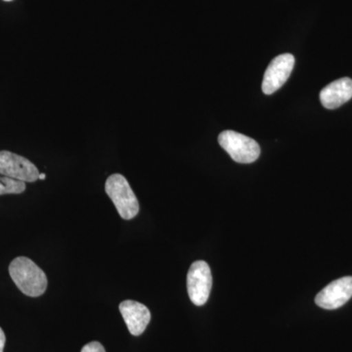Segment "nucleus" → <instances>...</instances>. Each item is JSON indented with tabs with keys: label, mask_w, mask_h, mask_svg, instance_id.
<instances>
[{
	"label": "nucleus",
	"mask_w": 352,
	"mask_h": 352,
	"mask_svg": "<svg viewBox=\"0 0 352 352\" xmlns=\"http://www.w3.org/2000/svg\"><path fill=\"white\" fill-rule=\"evenodd\" d=\"M25 190V183L0 175V195L21 194Z\"/></svg>",
	"instance_id": "nucleus-10"
},
{
	"label": "nucleus",
	"mask_w": 352,
	"mask_h": 352,
	"mask_svg": "<svg viewBox=\"0 0 352 352\" xmlns=\"http://www.w3.org/2000/svg\"><path fill=\"white\" fill-rule=\"evenodd\" d=\"M352 98V80L342 78L331 82L320 92L322 105L329 110H333L346 104Z\"/></svg>",
	"instance_id": "nucleus-9"
},
{
	"label": "nucleus",
	"mask_w": 352,
	"mask_h": 352,
	"mask_svg": "<svg viewBox=\"0 0 352 352\" xmlns=\"http://www.w3.org/2000/svg\"><path fill=\"white\" fill-rule=\"evenodd\" d=\"M352 298V277H342L329 284L315 298V303L324 309L342 307Z\"/></svg>",
	"instance_id": "nucleus-7"
},
{
	"label": "nucleus",
	"mask_w": 352,
	"mask_h": 352,
	"mask_svg": "<svg viewBox=\"0 0 352 352\" xmlns=\"http://www.w3.org/2000/svg\"><path fill=\"white\" fill-rule=\"evenodd\" d=\"M0 175L23 182L38 179L39 171L29 160L9 151H0Z\"/></svg>",
	"instance_id": "nucleus-5"
},
{
	"label": "nucleus",
	"mask_w": 352,
	"mask_h": 352,
	"mask_svg": "<svg viewBox=\"0 0 352 352\" xmlns=\"http://www.w3.org/2000/svg\"><path fill=\"white\" fill-rule=\"evenodd\" d=\"M212 287L210 266L206 261H198L192 264L187 274V289L191 302L197 307L207 303Z\"/></svg>",
	"instance_id": "nucleus-4"
},
{
	"label": "nucleus",
	"mask_w": 352,
	"mask_h": 352,
	"mask_svg": "<svg viewBox=\"0 0 352 352\" xmlns=\"http://www.w3.org/2000/svg\"><path fill=\"white\" fill-rule=\"evenodd\" d=\"M80 352H106V351L100 342H91L89 344H85Z\"/></svg>",
	"instance_id": "nucleus-11"
},
{
	"label": "nucleus",
	"mask_w": 352,
	"mask_h": 352,
	"mask_svg": "<svg viewBox=\"0 0 352 352\" xmlns=\"http://www.w3.org/2000/svg\"><path fill=\"white\" fill-rule=\"evenodd\" d=\"M219 143L230 155L233 161L237 163H254L261 155V147L258 143L239 132L233 131L221 132L219 136Z\"/></svg>",
	"instance_id": "nucleus-3"
},
{
	"label": "nucleus",
	"mask_w": 352,
	"mask_h": 352,
	"mask_svg": "<svg viewBox=\"0 0 352 352\" xmlns=\"http://www.w3.org/2000/svg\"><path fill=\"white\" fill-rule=\"evenodd\" d=\"M6 338L2 329L0 328V352H3L4 346H6Z\"/></svg>",
	"instance_id": "nucleus-12"
},
{
	"label": "nucleus",
	"mask_w": 352,
	"mask_h": 352,
	"mask_svg": "<svg viewBox=\"0 0 352 352\" xmlns=\"http://www.w3.org/2000/svg\"><path fill=\"white\" fill-rule=\"evenodd\" d=\"M9 274L14 283L25 296L38 298L45 293L47 277L32 259L19 256L9 265Z\"/></svg>",
	"instance_id": "nucleus-1"
},
{
	"label": "nucleus",
	"mask_w": 352,
	"mask_h": 352,
	"mask_svg": "<svg viewBox=\"0 0 352 352\" xmlns=\"http://www.w3.org/2000/svg\"><path fill=\"white\" fill-rule=\"evenodd\" d=\"M105 191L112 200L122 219H134L139 212V201L126 178L120 173L109 176Z\"/></svg>",
	"instance_id": "nucleus-2"
},
{
	"label": "nucleus",
	"mask_w": 352,
	"mask_h": 352,
	"mask_svg": "<svg viewBox=\"0 0 352 352\" xmlns=\"http://www.w3.org/2000/svg\"><path fill=\"white\" fill-rule=\"evenodd\" d=\"M46 178L45 173H39L38 179L44 180Z\"/></svg>",
	"instance_id": "nucleus-13"
},
{
	"label": "nucleus",
	"mask_w": 352,
	"mask_h": 352,
	"mask_svg": "<svg viewBox=\"0 0 352 352\" xmlns=\"http://www.w3.org/2000/svg\"><path fill=\"white\" fill-rule=\"evenodd\" d=\"M120 311L132 336L142 335L151 320L147 307L135 300H124L120 305Z\"/></svg>",
	"instance_id": "nucleus-8"
},
{
	"label": "nucleus",
	"mask_w": 352,
	"mask_h": 352,
	"mask_svg": "<svg viewBox=\"0 0 352 352\" xmlns=\"http://www.w3.org/2000/svg\"><path fill=\"white\" fill-rule=\"evenodd\" d=\"M4 1H12V0H4Z\"/></svg>",
	"instance_id": "nucleus-14"
},
{
	"label": "nucleus",
	"mask_w": 352,
	"mask_h": 352,
	"mask_svg": "<svg viewBox=\"0 0 352 352\" xmlns=\"http://www.w3.org/2000/svg\"><path fill=\"white\" fill-rule=\"evenodd\" d=\"M294 66H295V57L289 53L274 58L264 73L263 94H273L283 87L291 76Z\"/></svg>",
	"instance_id": "nucleus-6"
}]
</instances>
